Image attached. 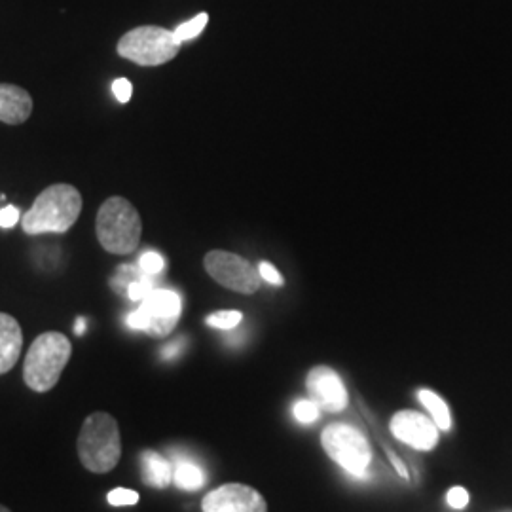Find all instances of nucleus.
I'll list each match as a JSON object with an SVG mask.
<instances>
[{
    "instance_id": "22",
    "label": "nucleus",
    "mask_w": 512,
    "mask_h": 512,
    "mask_svg": "<svg viewBox=\"0 0 512 512\" xmlns=\"http://www.w3.org/2000/svg\"><path fill=\"white\" fill-rule=\"evenodd\" d=\"M107 501L112 507H128V505H137L139 503V494L128 490V488H116L107 495Z\"/></svg>"
},
{
    "instance_id": "5",
    "label": "nucleus",
    "mask_w": 512,
    "mask_h": 512,
    "mask_svg": "<svg viewBox=\"0 0 512 512\" xmlns=\"http://www.w3.org/2000/svg\"><path fill=\"white\" fill-rule=\"evenodd\" d=\"M181 46L173 31L164 27L145 25L126 33L118 42V54L141 67H158L169 63L181 52Z\"/></svg>"
},
{
    "instance_id": "20",
    "label": "nucleus",
    "mask_w": 512,
    "mask_h": 512,
    "mask_svg": "<svg viewBox=\"0 0 512 512\" xmlns=\"http://www.w3.org/2000/svg\"><path fill=\"white\" fill-rule=\"evenodd\" d=\"M137 264H139V268H141L145 274L150 275V277H156V275L162 274L165 268L164 256L158 255L156 251L143 253Z\"/></svg>"
},
{
    "instance_id": "18",
    "label": "nucleus",
    "mask_w": 512,
    "mask_h": 512,
    "mask_svg": "<svg viewBox=\"0 0 512 512\" xmlns=\"http://www.w3.org/2000/svg\"><path fill=\"white\" fill-rule=\"evenodd\" d=\"M207 21H209V16H207V14H200V16H196V18H192L190 21H186V23H181V25L173 31L175 40H177L179 44H183V42H188V40L198 37L203 29H205Z\"/></svg>"
},
{
    "instance_id": "4",
    "label": "nucleus",
    "mask_w": 512,
    "mask_h": 512,
    "mask_svg": "<svg viewBox=\"0 0 512 512\" xmlns=\"http://www.w3.org/2000/svg\"><path fill=\"white\" fill-rule=\"evenodd\" d=\"M95 232L101 247L110 255H129L133 253L143 234V222L126 198L114 196L99 207Z\"/></svg>"
},
{
    "instance_id": "28",
    "label": "nucleus",
    "mask_w": 512,
    "mask_h": 512,
    "mask_svg": "<svg viewBox=\"0 0 512 512\" xmlns=\"http://www.w3.org/2000/svg\"><path fill=\"white\" fill-rule=\"evenodd\" d=\"M181 348H183V340H177L175 344L167 346L162 353H164L165 359H173V357H177V355H179Z\"/></svg>"
},
{
    "instance_id": "25",
    "label": "nucleus",
    "mask_w": 512,
    "mask_h": 512,
    "mask_svg": "<svg viewBox=\"0 0 512 512\" xmlns=\"http://www.w3.org/2000/svg\"><path fill=\"white\" fill-rule=\"evenodd\" d=\"M112 93L120 103H128L131 93H133V86L128 78H118L112 82Z\"/></svg>"
},
{
    "instance_id": "3",
    "label": "nucleus",
    "mask_w": 512,
    "mask_h": 512,
    "mask_svg": "<svg viewBox=\"0 0 512 512\" xmlns=\"http://www.w3.org/2000/svg\"><path fill=\"white\" fill-rule=\"evenodd\" d=\"M73 355L71 340L61 332H44L35 338L23 361V382L35 393L52 391Z\"/></svg>"
},
{
    "instance_id": "21",
    "label": "nucleus",
    "mask_w": 512,
    "mask_h": 512,
    "mask_svg": "<svg viewBox=\"0 0 512 512\" xmlns=\"http://www.w3.org/2000/svg\"><path fill=\"white\" fill-rule=\"evenodd\" d=\"M294 418L300 421V423H313L319 418L321 414V408L313 401H298L294 404L293 408Z\"/></svg>"
},
{
    "instance_id": "7",
    "label": "nucleus",
    "mask_w": 512,
    "mask_h": 512,
    "mask_svg": "<svg viewBox=\"0 0 512 512\" xmlns=\"http://www.w3.org/2000/svg\"><path fill=\"white\" fill-rule=\"evenodd\" d=\"M183 311V300L175 291L154 289L141 306L126 317L129 329L143 330L150 336L164 338L177 327Z\"/></svg>"
},
{
    "instance_id": "24",
    "label": "nucleus",
    "mask_w": 512,
    "mask_h": 512,
    "mask_svg": "<svg viewBox=\"0 0 512 512\" xmlns=\"http://www.w3.org/2000/svg\"><path fill=\"white\" fill-rule=\"evenodd\" d=\"M446 501H448V505H450L452 509H465V507L469 505V494H467L465 488L456 486V488H452V490L448 492Z\"/></svg>"
},
{
    "instance_id": "8",
    "label": "nucleus",
    "mask_w": 512,
    "mask_h": 512,
    "mask_svg": "<svg viewBox=\"0 0 512 512\" xmlns=\"http://www.w3.org/2000/svg\"><path fill=\"white\" fill-rule=\"evenodd\" d=\"M203 266L219 285L234 293L253 294L260 289V272L243 256L228 251H209Z\"/></svg>"
},
{
    "instance_id": "9",
    "label": "nucleus",
    "mask_w": 512,
    "mask_h": 512,
    "mask_svg": "<svg viewBox=\"0 0 512 512\" xmlns=\"http://www.w3.org/2000/svg\"><path fill=\"white\" fill-rule=\"evenodd\" d=\"M203 512H268L264 497L245 484H224L203 497Z\"/></svg>"
},
{
    "instance_id": "10",
    "label": "nucleus",
    "mask_w": 512,
    "mask_h": 512,
    "mask_svg": "<svg viewBox=\"0 0 512 512\" xmlns=\"http://www.w3.org/2000/svg\"><path fill=\"white\" fill-rule=\"evenodd\" d=\"M391 433L404 444L418 450H433L439 442V427L420 412L403 410L391 420Z\"/></svg>"
},
{
    "instance_id": "26",
    "label": "nucleus",
    "mask_w": 512,
    "mask_h": 512,
    "mask_svg": "<svg viewBox=\"0 0 512 512\" xmlns=\"http://www.w3.org/2000/svg\"><path fill=\"white\" fill-rule=\"evenodd\" d=\"M258 272H260V277H262L264 281H268L270 285H275V287H281V285H283V277H281V274L275 270V266H272L270 262H260Z\"/></svg>"
},
{
    "instance_id": "2",
    "label": "nucleus",
    "mask_w": 512,
    "mask_h": 512,
    "mask_svg": "<svg viewBox=\"0 0 512 512\" xmlns=\"http://www.w3.org/2000/svg\"><path fill=\"white\" fill-rule=\"evenodd\" d=\"M76 452L86 471L107 475L114 471L122 458V437L118 421L107 412L88 416L76 440Z\"/></svg>"
},
{
    "instance_id": "11",
    "label": "nucleus",
    "mask_w": 512,
    "mask_h": 512,
    "mask_svg": "<svg viewBox=\"0 0 512 512\" xmlns=\"http://www.w3.org/2000/svg\"><path fill=\"white\" fill-rule=\"evenodd\" d=\"M308 391L311 401L321 410L342 412L348 406V391L340 376L329 366H315L308 374Z\"/></svg>"
},
{
    "instance_id": "19",
    "label": "nucleus",
    "mask_w": 512,
    "mask_h": 512,
    "mask_svg": "<svg viewBox=\"0 0 512 512\" xmlns=\"http://www.w3.org/2000/svg\"><path fill=\"white\" fill-rule=\"evenodd\" d=\"M241 321H243V315H241V311L236 310L217 311L205 319V323L209 327L220 330L236 329Z\"/></svg>"
},
{
    "instance_id": "31",
    "label": "nucleus",
    "mask_w": 512,
    "mask_h": 512,
    "mask_svg": "<svg viewBox=\"0 0 512 512\" xmlns=\"http://www.w3.org/2000/svg\"><path fill=\"white\" fill-rule=\"evenodd\" d=\"M0 512H12L8 507H4V505H0Z\"/></svg>"
},
{
    "instance_id": "23",
    "label": "nucleus",
    "mask_w": 512,
    "mask_h": 512,
    "mask_svg": "<svg viewBox=\"0 0 512 512\" xmlns=\"http://www.w3.org/2000/svg\"><path fill=\"white\" fill-rule=\"evenodd\" d=\"M152 291H154V277H143L129 285L128 298L133 302H143Z\"/></svg>"
},
{
    "instance_id": "17",
    "label": "nucleus",
    "mask_w": 512,
    "mask_h": 512,
    "mask_svg": "<svg viewBox=\"0 0 512 512\" xmlns=\"http://www.w3.org/2000/svg\"><path fill=\"white\" fill-rule=\"evenodd\" d=\"M143 277H150V275L145 274L139 268V264H124L116 270V274L112 275L110 287H112L114 293L128 294L129 285L143 279Z\"/></svg>"
},
{
    "instance_id": "30",
    "label": "nucleus",
    "mask_w": 512,
    "mask_h": 512,
    "mask_svg": "<svg viewBox=\"0 0 512 512\" xmlns=\"http://www.w3.org/2000/svg\"><path fill=\"white\" fill-rule=\"evenodd\" d=\"M86 325H88V321H86L84 317H78V319H76V325H74V332H76L78 336H82L84 330H86Z\"/></svg>"
},
{
    "instance_id": "29",
    "label": "nucleus",
    "mask_w": 512,
    "mask_h": 512,
    "mask_svg": "<svg viewBox=\"0 0 512 512\" xmlns=\"http://www.w3.org/2000/svg\"><path fill=\"white\" fill-rule=\"evenodd\" d=\"M389 459L393 461V465H395V469L399 471V475L403 476L404 480H406V478H408V471H406L403 461L399 458H395V454H393V452H389Z\"/></svg>"
},
{
    "instance_id": "1",
    "label": "nucleus",
    "mask_w": 512,
    "mask_h": 512,
    "mask_svg": "<svg viewBox=\"0 0 512 512\" xmlns=\"http://www.w3.org/2000/svg\"><path fill=\"white\" fill-rule=\"evenodd\" d=\"M82 213V196L71 184H52L38 194L31 209L21 219V228L29 236L65 234Z\"/></svg>"
},
{
    "instance_id": "12",
    "label": "nucleus",
    "mask_w": 512,
    "mask_h": 512,
    "mask_svg": "<svg viewBox=\"0 0 512 512\" xmlns=\"http://www.w3.org/2000/svg\"><path fill=\"white\" fill-rule=\"evenodd\" d=\"M33 112V97L14 84H0V122L19 126Z\"/></svg>"
},
{
    "instance_id": "14",
    "label": "nucleus",
    "mask_w": 512,
    "mask_h": 512,
    "mask_svg": "<svg viewBox=\"0 0 512 512\" xmlns=\"http://www.w3.org/2000/svg\"><path fill=\"white\" fill-rule=\"evenodd\" d=\"M141 475L147 486L164 490L173 482V465L162 454L145 450L141 454Z\"/></svg>"
},
{
    "instance_id": "27",
    "label": "nucleus",
    "mask_w": 512,
    "mask_h": 512,
    "mask_svg": "<svg viewBox=\"0 0 512 512\" xmlns=\"http://www.w3.org/2000/svg\"><path fill=\"white\" fill-rule=\"evenodd\" d=\"M19 222V209L14 205H6L2 211H0V228L8 230V228H14Z\"/></svg>"
},
{
    "instance_id": "6",
    "label": "nucleus",
    "mask_w": 512,
    "mask_h": 512,
    "mask_svg": "<svg viewBox=\"0 0 512 512\" xmlns=\"http://www.w3.org/2000/svg\"><path fill=\"white\" fill-rule=\"evenodd\" d=\"M323 448L340 467L355 478H366L372 459V448L365 435L346 423H334L323 431Z\"/></svg>"
},
{
    "instance_id": "13",
    "label": "nucleus",
    "mask_w": 512,
    "mask_h": 512,
    "mask_svg": "<svg viewBox=\"0 0 512 512\" xmlns=\"http://www.w3.org/2000/svg\"><path fill=\"white\" fill-rule=\"evenodd\" d=\"M23 349V330L18 319L8 313H0V376L8 374L18 365Z\"/></svg>"
},
{
    "instance_id": "15",
    "label": "nucleus",
    "mask_w": 512,
    "mask_h": 512,
    "mask_svg": "<svg viewBox=\"0 0 512 512\" xmlns=\"http://www.w3.org/2000/svg\"><path fill=\"white\" fill-rule=\"evenodd\" d=\"M173 482L186 492H196L205 486V473L202 467L190 463V461H181L173 469Z\"/></svg>"
},
{
    "instance_id": "16",
    "label": "nucleus",
    "mask_w": 512,
    "mask_h": 512,
    "mask_svg": "<svg viewBox=\"0 0 512 512\" xmlns=\"http://www.w3.org/2000/svg\"><path fill=\"white\" fill-rule=\"evenodd\" d=\"M420 403L427 408V412L433 416V421L437 423V427L442 431H448L452 427V416L446 403L440 399L437 393L429 391V389H421L418 393Z\"/></svg>"
}]
</instances>
